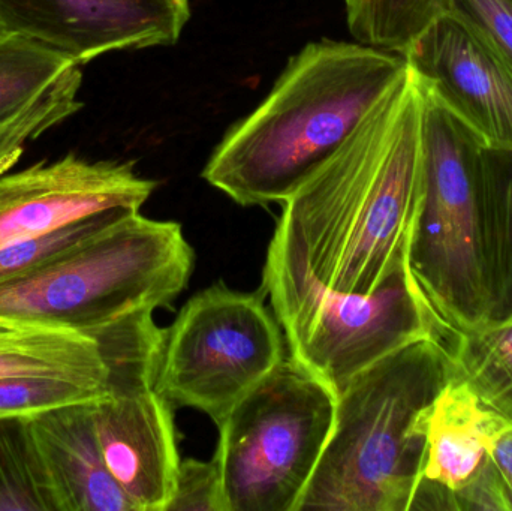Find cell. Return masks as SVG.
<instances>
[{
	"label": "cell",
	"mask_w": 512,
	"mask_h": 511,
	"mask_svg": "<svg viewBox=\"0 0 512 511\" xmlns=\"http://www.w3.org/2000/svg\"><path fill=\"white\" fill-rule=\"evenodd\" d=\"M423 98L414 72L288 200L265 260L366 296L408 266L423 195Z\"/></svg>",
	"instance_id": "obj_1"
},
{
	"label": "cell",
	"mask_w": 512,
	"mask_h": 511,
	"mask_svg": "<svg viewBox=\"0 0 512 511\" xmlns=\"http://www.w3.org/2000/svg\"><path fill=\"white\" fill-rule=\"evenodd\" d=\"M406 72L399 53L361 42H309L267 98L228 129L201 176L243 207L283 203Z\"/></svg>",
	"instance_id": "obj_2"
},
{
	"label": "cell",
	"mask_w": 512,
	"mask_h": 511,
	"mask_svg": "<svg viewBox=\"0 0 512 511\" xmlns=\"http://www.w3.org/2000/svg\"><path fill=\"white\" fill-rule=\"evenodd\" d=\"M450 380L448 344L438 336L352 378L297 511H411L423 468L421 419Z\"/></svg>",
	"instance_id": "obj_3"
},
{
	"label": "cell",
	"mask_w": 512,
	"mask_h": 511,
	"mask_svg": "<svg viewBox=\"0 0 512 511\" xmlns=\"http://www.w3.org/2000/svg\"><path fill=\"white\" fill-rule=\"evenodd\" d=\"M194 261L182 225L125 213L50 266L0 285V327L93 335L170 306L188 287Z\"/></svg>",
	"instance_id": "obj_4"
},
{
	"label": "cell",
	"mask_w": 512,
	"mask_h": 511,
	"mask_svg": "<svg viewBox=\"0 0 512 511\" xmlns=\"http://www.w3.org/2000/svg\"><path fill=\"white\" fill-rule=\"evenodd\" d=\"M418 83L423 98V195L409 242L408 264L424 299L453 339L457 333L486 326L489 318L486 144L420 78Z\"/></svg>",
	"instance_id": "obj_5"
},
{
	"label": "cell",
	"mask_w": 512,
	"mask_h": 511,
	"mask_svg": "<svg viewBox=\"0 0 512 511\" xmlns=\"http://www.w3.org/2000/svg\"><path fill=\"white\" fill-rule=\"evenodd\" d=\"M261 293L270 299L289 359L336 396L364 369L417 339L438 336L450 344L409 264L372 294L357 296L265 260Z\"/></svg>",
	"instance_id": "obj_6"
},
{
	"label": "cell",
	"mask_w": 512,
	"mask_h": 511,
	"mask_svg": "<svg viewBox=\"0 0 512 511\" xmlns=\"http://www.w3.org/2000/svg\"><path fill=\"white\" fill-rule=\"evenodd\" d=\"M337 396L285 359L219 423L228 511H297L333 432Z\"/></svg>",
	"instance_id": "obj_7"
},
{
	"label": "cell",
	"mask_w": 512,
	"mask_h": 511,
	"mask_svg": "<svg viewBox=\"0 0 512 511\" xmlns=\"http://www.w3.org/2000/svg\"><path fill=\"white\" fill-rule=\"evenodd\" d=\"M92 336L108 369L107 395L93 404L102 458L135 511H167L180 456L171 402L158 389L165 330L141 311Z\"/></svg>",
	"instance_id": "obj_8"
},
{
	"label": "cell",
	"mask_w": 512,
	"mask_h": 511,
	"mask_svg": "<svg viewBox=\"0 0 512 511\" xmlns=\"http://www.w3.org/2000/svg\"><path fill=\"white\" fill-rule=\"evenodd\" d=\"M283 360L282 332L262 293L218 282L189 299L165 330L158 389L219 425Z\"/></svg>",
	"instance_id": "obj_9"
},
{
	"label": "cell",
	"mask_w": 512,
	"mask_h": 511,
	"mask_svg": "<svg viewBox=\"0 0 512 511\" xmlns=\"http://www.w3.org/2000/svg\"><path fill=\"white\" fill-rule=\"evenodd\" d=\"M189 0H0V33L23 36L77 65L179 41Z\"/></svg>",
	"instance_id": "obj_10"
},
{
	"label": "cell",
	"mask_w": 512,
	"mask_h": 511,
	"mask_svg": "<svg viewBox=\"0 0 512 511\" xmlns=\"http://www.w3.org/2000/svg\"><path fill=\"white\" fill-rule=\"evenodd\" d=\"M134 162L87 161L69 153L0 176V249L78 219L111 210H140L156 182Z\"/></svg>",
	"instance_id": "obj_11"
},
{
	"label": "cell",
	"mask_w": 512,
	"mask_h": 511,
	"mask_svg": "<svg viewBox=\"0 0 512 511\" xmlns=\"http://www.w3.org/2000/svg\"><path fill=\"white\" fill-rule=\"evenodd\" d=\"M402 56L487 147L512 150V66L480 32L447 12Z\"/></svg>",
	"instance_id": "obj_12"
},
{
	"label": "cell",
	"mask_w": 512,
	"mask_h": 511,
	"mask_svg": "<svg viewBox=\"0 0 512 511\" xmlns=\"http://www.w3.org/2000/svg\"><path fill=\"white\" fill-rule=\"evenodd\" d=\"M507 419L489 410L466 384L451 378L424 411V458L412 510L457 511L483 473ZM411 510V511H412Z\"/></svg>",
	"instance_id": "obj_13"
},
{
	"label": "cell",
	"mask_w": 512,
	"mask_h": 511,
	"mask_svg": "<svg viewBox=\"0 0 512 511\" xmlns=\"http://www.w3.org/2000/svg\"><path fill=\"white\" fill-rule=\"evenodd\" d=\"M29 425L59 511H135L102 458L93 404L57 408Z\"/></svg>",
	"instance_id": "obj_14"
},
{
	"label": "cell",
	"mask_w": 512,
	"mask_h": 511,
	"mask_svg": "<svg viewBox=\"0 0 512 511\" xmlns=\"http://www.w3.org/2000/svg\"><path fill=\"white\" fill-rule=\"evenodd\" d=\"M54 375L107 384L95 336L60 327H0V378Z\"/></svg>",
	"instance_id": "obj_15"
},
{
	"label": "cell",
	"mask_w": 512,
	"mask_h": 511,
	"mask_svg": "<svg viewBox=\"0 0 512 511\" xmlns=\"http://www.w3.org/2000/svg\"><path fill=\"white\" fill-rule=\"evenodd\" d=\"M487 324L512 321V150L483 149Z\"/></svg>",
	"instance_id": "obj_16"
},
{
	"label": "cell",
	"mask_w": 512,
	"mask_h": 511,
	"mask_svg": "<svg viewBox=\"0 0 512 511\" xmlns=\"http://www.w3.org/2000/svg\"><path fill=\"white\" fill-rule=\"evenodd\" d=\"M448 353L451 378L512 423V321L457 333Z\"/></svg>",
	"instance_id": "obj_17"
},
{
	"label": "cell",
	"mask_w": 512,
	"mask_h": 511,
	"mask_svg": "<svg viewBox=\"0 0 512 511\" xmlns=\"http://www.w3.org/2000/svg\"><path fill=\"white\" fill-rule=\"evenodd\" d=\"M74 66L38 42L0 33V125L26 110Z\"/></svg>",
	"instance_id": "obj_18"
},
{
	"label": "cell",
	"mask_w": 512,
	"mask_h": 511,
	"mask_svg": "<svg viewBox=\"0 0 512 511\" xmlns=\"http://www.w3.org/2000/svg\"><path fill=\"white\" fill-rule=\"evenodd\" d=\"M349 32L364 45L403 54L450 0H345Z\"/></svg>",
	"instance_id": "obj_19"
},
{
	"label": "cell",
	"mask_w": 512,
	"mask_h": 511,
	"mask_svg": "<svg viewBox=\"0 0 512 511\" xmlns=\"http://www.w3.org/2000/svg\"><path fill=\"white\" fill-rule=\"evenodd\" d=\"M0 511H59L26 419H0Z\"/></svg>",
	"instance_id": "obj_20"
},
{
	"label": "cell",
	"mask_w": 512,
	"mask_h": 511,
	"mask_svg": "<svg viewBox=\"0 0 512 511\" xmlns=\"http://www.w3.org/2000/svg\"><path fill=\"white\" fill-rule=\"evenodd\" d=\"M81 83V66H74L26 110L0 125V176L20 161L27 141L41 137L83 108L78 99Z\"/></svg>",
	"instance_id": "obj_21"
},
{
	"label": "cell",
	"mask_w": 512,
	"mask_h": 511,
	"mask_svg": "<svg viewBox=\"0 0 512 511\" xmlns=\"http://www.w3.org/2000/svg\"><path fill=\"white\" fill-rule=\"evenodd\" d=\"M107 386L54 375L0 378V419H35L69 405L95 404Z\"/></svg>",
	"instance_id": "obj_22"
},
{
	"label": "cell",
	"mask_w": 512,
	"mask_h": 511,
	"mask_svg": "<svg viewBox=\"0 0 512 511\" xmlns=\"http://www.w3.org/2000/svg\"><path fill=\"white\" fill-rule=\"evenodd\" d=\"M134 210H111L89 218L78 219L41 236L21 240L0 249V285L32 275L74 251L102 228L125 213Z\"/></svg>",
	"instance_id": "obj_23"
},
{
	"label": "cell",
	"mask_w": 512,
	"mask_h": 511,
	"mask_svg": "<svg viewBox=\"0 0 512 511\" xmlns=\"http://www.w3.org/2000/svg\"><path fill=\"white\" fill-rule=\"evenodd\" d=\"M457 511H512V423L496 435L486 467L460 497Z\"/></svg>",
	"instance_id": "obj_24"
},
{
	"label": "cell",
	"mask_w": 512,
	"mask_h": 511,
	"mask_svg": "<svg viewBox=\"0 0 512 511\" xmlns=\"http://www.w3.org/2000/svg\"><path fill=\"white\" fill-rule=\"evenodd\" d=\"M167 511H228L215 459L180 461L176 491Z\"/></svg>",
	"instance_id": "obj_25"
},
{
	"label": "cell",
	"mask_w": 512,
	"mask_h": 511,
	"mask_svg": "<svg viewBox=\"0 0 512 511\" xmlns=\"http://www.w3.org/2000/svg\"><path fill=\"white\" fill-rule=\"evenodd\" d=\"M450 12L480 32L512 66V0H450Z\"/></svg>",
	"instance_id": "obj_26"
}]
</instances>
